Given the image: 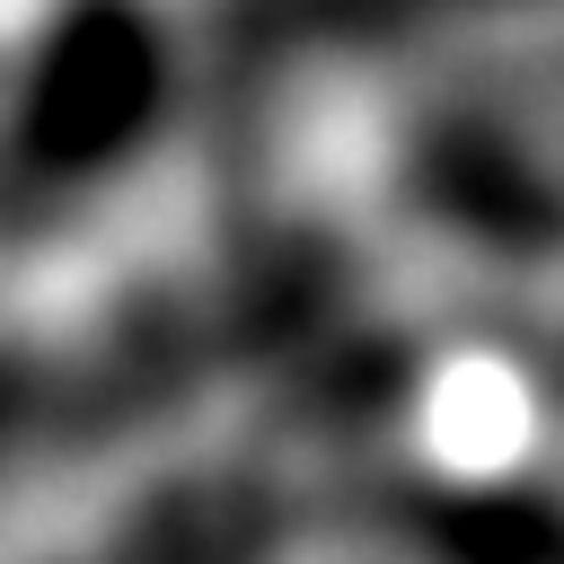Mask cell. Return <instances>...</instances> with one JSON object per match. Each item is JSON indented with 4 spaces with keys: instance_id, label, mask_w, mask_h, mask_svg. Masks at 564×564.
<instances>
[{
    "instance_id": "7a4b0ae2",
    "label": "cell",
    "mask_w": 564,
    "mask_h": 564,
    "mask_svg": "<svg viewBox=\"0 0 564 564\" xmlns=\"http://www.w3.org/2000/svg\"><path fill=\"white\" fill-rule=\"evenodd\" d=\"M53 564H123V555H53Z\"/></svg>"
},
{
    "instance_id": "3957f363",
    "label": "cell",
    "mask_w": 564,
    "mask_h": 564,
    "mask_svg": "<svg viewBox=\"0 0 564 564\" xmlns=\"http://www.w3.org/2000/svg\"><path fill=\"white\" fill-rule=\"evenodd\" d=\"M388 564H405V555H388Z\"/></svg>"
},
{
    "instance_id": "6da1fadb",
    "label": "cell",
    "mask_w": 564,
    "mask_h": 564,
    "mask_svg": "<svg viewBox=\"0 0 564 564\" xmlns=\"http://www.w3.org/2000/svg\"><path fill=\"white\" fill-rule=\"evenodd\" d=\"M176 115V35L159 0H53L9 79V159L44 185H106Z\"/></svg>"
}]
</instances>
